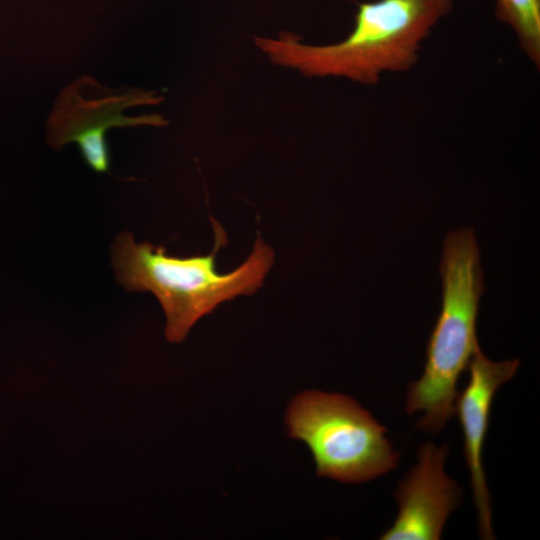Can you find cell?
<instances>
[{"mask_svg": "<svg viewBox=\"0 0 540 540\" xmlns=\"http://www.w3.org/2000/svg\"><path fill=\"white\" fill-rule=\"evenodd\" d=\"M215 245L208 255L178 258L164 247L135 243L129 232L121 233L113 245V265L118 282L130 291H150L166 315L165 336L180 343L192 326L216 307L240 295H251L263 284L274 254L258 237L247 260L230 273L220 274L216 256L227 236L212 218Z\"/></svg>", "mask_w": 540, "mask_h": 540, "instance_id": "2", "label": "cell"}, {"mask_svg": "<svg viewBox=\"0 0 540 540\" xmlns=\"http://www.w3.org/2000/svg\"><path fill=\"white\" fill-rule=\"evenodd\" d=\"M163 100L156 91L128 87L112 90L91 76H81L58 94L46 121V141L57 150L75 142L92 170L108 172L111 155L106 132L115 127L168 125L160 114H124L129 108L157 105Z\"/></svg>", "mask_w": 540, "mask_h": 540, "instance_id": "5", "label": "cell"}, {"mask_svg": "<svg viewBox=\"0 0 540 540\" xmlns=\"http://www.w3.org/2000/svg\"><path fill=\"white\" fill-rule=\"evenodd\" d=\"M440 274V314L428 340L423 373L410 383L406 397L407 413H421L416 427L431 434L440 432L454 414L459 377L480 349L476 321L484 282L472 229L448 233Z\"/></svg>", "mask_w": 540, "mask_h": 540, "instance_id": "3", "label": "cell"}, {"mask_svg": "<svg viewBox=\"0 0 540 540\" xmlns=\"http://www.w3.org/2000/svg\"><path fill=\"white\" fill-rule=\"evenodd\" d=\"M447 444H422L417 463L395 492L398 514L382 540H438L449 515L461 504L459 485L444 470Z\"/></svg>", "mask_w": 540, "mask_h": 540, "instance_id": "6", "label": "cell"}, {"mask_svg": "<svg viewBox=\"0 0 540 540\" xmlns=\"http://www.w3.org/2000/svg\"><path fill=\"white\" fill-rule=\"evenodd\" d=\"M495 15L516 34L521 49L540 64V0H496Z\"/></svg>", "mask_w": 540, "mask_h": 540, "instance_id": "8", "label": "cell"}, {"mask_svg": "<svg viewBox=\"0 0 540 540\" xmlns=\"http://www.w3.org/2000/svg\"><path fill=\"white\" fill-rule=\"evenodd\" d=\"M289 437L310 449L317 475L345 483L373 480L395 469L399 453L386 428L352 398L305 391L286 414Z\"/></svg>", "mask_w": 540, "mask_h": 540, "instance_id": "4", "label": "cell"}, {"mask_svg": "<svg viewBox=\"0 0 540 540\" xmlns=\"http://www.w3.org/2000/svg\"><path fill=\"white\" fill-rule=\"evenodd\" d=\"M519 363V359L490 360L479 349L468 365V383L463 391L457 394L454 404V413L463 432L464 456L477 510L479 536L482 539H494L490 494L482 461L491 406L496 391L513 378Z\"/></svg>", "mask_w": 540, "mask_h": 540, "instance_id": "7", "label": "cell"}, {"mask_svg": "<svg viewBox=\"0 0 540 540\" xmlns=\"http://www.w3.org/2000/svg\"><path fill=\"white\" fill-rule=\"evenodd\" d=\"M453 4L454 0L364 2L353 29L339 42L308 44L288 32L255 36L253 42L271 63L305 77L374 85L383 73L407 71L416 64L422 42Z\"/></svg>", "mask_w": 540, "mask_h": 540, "instance_id": "1", "label": "cell"}]
</instances>
